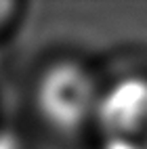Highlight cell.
Returning a JSON list of instances; mask_svg holds the SVG:
<instances>
[{"mask_svg": "<svg viewBox=\"0 0 147 149\" xmlns=\"http://www.w3.org/2000/svg\"><path fill=\"white\" fill-rule=\"evenodd\" d=\"M93 120L103 149H147V80L126 78L101 93Z\"/></svg>", "mask_w": 147, "mask_h": 149, "instance_id": "cell-1", "label": "cell"}, {"mask_svg": "<svg viewBox=\"0 0 147 149\" xmlns=\"http://www.w3.org/2000/svg\"><path fill=\"white\" fill-rule=\"evenodd\" d=\"M38 99L42 113L51 124L61 130H78L93 120L99 93L84 67L59 63L44 74Z\"/></svg>", "mask_w": 147, "mask_h": 149, "instance_id": "cell-2", "label": "cell"}]
</instances>
